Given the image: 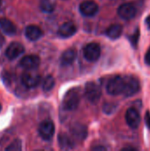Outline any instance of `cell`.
Wrapping results in <instances>:
<instances>
[{
  "label": "cell",
  "mask_w": 150,
  "mask_h": 151,
  "mask_svg": "<svg viewBox=\"0 0 150 151\" xmlns=\"http://www.w3.org/2000/svg\"><path fill=\"white\" fill-rule=\"evenodd\" d=\"M80 100V90L78 88H72L65 94L63 100V105L67 111H74L78 108Z\"/></svg>",
  "instance_id": "6da1fadb"
},
{
  "label": "cell",
  "mask_w": 150,
  "mask_h": 151,
  "mask_svg": "<svg viewBox=\"0 0 150 151\" xmlns=\"http://www.w3.org/2000/svg\"><path fill=\"white\" fill-rule=\"evenodd\" d=\"M125 78L123 76H115L111 79L107 84L106 90L111 96H118L124 93Z\"/></svg>",
  "instance_id": "7a4b0ae2"
},
{
  "label": "cell",
  "mask_w": 150,
  "mask_h": 151,
  "mask_svg": "<svg viewBox=\"0 0 150 151\" xmlns=\"http://www.w3.org/2000/svg\"><path fill=\"white\" fill-rule=\"evenodd\" d=\"M125 78V89L123 95L126 96H133L136 93L140 91L141 85L139 81L131 75L128 76H124Z\"/></svg>",
  "instance_id": "3957f363"
},
{
  "label": "cell",
  "mask_w": 150,
  "mask_h": 151,
  "mask_svg": "<svg viewBox=\"0 0 150 151\" xmlns=\"http://www.w3.org/2000/svg\"><path fill=\"white\" fill-rule=\"evenodd\" d=\"M85 96L91 103H97L102 96L101 88L95 82H88L85 87Z\"/></svg>",
  "instance_id": "277c9868"
},
{
  "label": "cell",
  "mask_w": 150,
  "mask_h": 151,
  "mask_svg": "<svg viewBox=\"0 0 150 151\" xmlns=\"http://www.w3.org/2000/svg\"><path fill=\"white\" fill-rule=\"evenodd\" d=\"M84 58L89 62H95L101 56V47L96 42H91L86 45L83 50Z\"/></svg>",
  "instance_id": "5b68a950"
},
{
  "label": "cell",
  "mask_w": 150,
  "mask_h": 151,
  "mask_svg": "<svg viewBox=\"0 0 150 151\" xmlns=\"http://www.w3.org/2000/svg\"><path fill=\"white\" fill-rule=\"evenodd\" d=\"M38 132L42 139L50 141L55 134V126L51 120H44L40 124Z\"/></svg>",
  "instance_id": "8992f818"
},
{
  "label": "cell",
  "mask_w": 150,
  "mask_h": 151,
  "mask_svg": "<svg viewBox=\"0 0 150 151\" xmlns=\"http://www.w3.org/2000/svg\"><path fill=\"white\" fill-rule=\"evenodd\" d=\"M42 79L41 76L37 73H34L33 72H26L21 75V83L24 87L27 88H33L37 87Z\"/></svg>",
  "instance_id": "52a82bcc"
},
{
  "label": "cell",
  "mask_w": 150,
  "mask_h": 151,
  "mask_svg": "<svg viewBox=\"0 0 150 151\" xmlns=\"http://www.w3.org/2000/svg\"><path fill=\"white\" fill-rule=\"evenodd\" d=\"M118 14L119 17H121L123 19L129 20L133 19L136 14H137V9L136 7L130 4V3H126L121 4L118 9Z\"/></svg>",
  "instance_id": "ba28073f"
},
{
  "label": "cell",
  "mask_w": 150,
  "mask_h": 151,
  "mask_svg": "<svg viewBox=\"0 0 150 151\" xmlns=\"http://www.w3.org/2000/svg\"><path fill=\"white\" fill-rule=\"evenodd\" d=\"M40 63H41V60L38 56L27 55L20 59L19 66H21L22 68H24L26 70L32 71V70L38 68V66L40 65Z\"/></svg>",
  "instance_id": "9c48e42d"
},
{
  "label": "cell",
  "mask_w": 150,
  "mask_h": 151,
  "mask_svg": "<svg viewBox=\"0 0 150 151\" xmlns=\"http://www.w3.org/2000/svg\"><path fill=\"white\" fill-rule=\"evenodd\" d=\"M79 9H80V13L82 15L86 16V17H93L99 11L98 4L95 2H93V1H85V2H82L80 4Z\"/></svg>",
  "instance_id": "30bf717a"
},
{
  "label": "cell",
  "mask_w": 150,
  "mask_h": 151,
  "mask_svg": "<svg viewBox=\"0 0 150 151\" xmlns=\"http://www.w3.org/2000/svg\"><path fill=\"white\" fill-rule=\"evenodd\" d=\"M126 120L127 125L133 128L136 129L141 124V116L139 111L134 108H130L126 112Z\"/></svg>",
  "instance_id": "8fae6325"
},
{
  "label": "cell",
  "mask_w": 150,
  "mask_h": 151,
  "mask_svg": "<svg viewBox=\"0 0 150 151\" xmlns=\"http://www.w3.org/2000/svg\"><path fill=\"white\" fill-rule=\"evenodd\" d=\"M25 51L24 46L18 42H13L10 43V45L7 47L5 50V55L9 59H15L18 57H19L21 54H23Z\"/></svg>",
  "instance_id": "7c38bea8"
},
{
  "label": "cell",
  "mask_w": 150,
  "mask_h": 151,
  "mask_svg": "<svg viewBox=\"0 0 150 151\" xmlns=\"http://www.w3.org/2000/svg\"><path fill=\"white\" fill-rule=\"evenodd\" d=\"M77 31V27L76 26L72 23V22H70V21H67V22H65L63 23L59 28H58V31H57V34L60 37H63V38H68V37H71Z\"/></svg>",
  "instance_id": "4fadbf2b"
},
{
  "label": "cell",
  "mask_w": 150,
  "mask_h": 151,
  "mask_svg": "<svg viewBox=\"0 0 150 151\" xmlns=\"http://www.w3.org/2000/svg\"><path fill=\"white\" fill-rule=\"evenodd\" d=\"M25 35L29 41L34 42L42 36V31L39 27L35 25H29L25 29Z\"/></svg>",
  "instance_id": "5bb4252c"
},
{
  "label": "cell",
  "mask_w": 150,
  "mask_h": 151,
  "mask_svg": "<svg viewBox=\"0 0 150 151\" xmlns=\"http://www.w3.org/2000/svg\"><path fill=\"white\" fill-rule=\"evenodd\" d=\"M77 57V52L74 49L70 48L65 50L60 58V62L63 65H69L74 62Z\"/></svg>",
  "instance_id": "9a60e30c"
},
{
  "label": "cell",
  "mask_w": 150,
  "mask_h": 151,
  "mask_svg": "<svg viewBox=\"0 0 150 151\" xmlns=\"http://www.w3.org/2000/svg\"><path fill=\"white\" fill-rule=\"evenodd\" d=\"M0 28L7 35H14L16 34L15 25L6 18L0 19Z\"/></svg>",
  "instance_id": "2e32d148"
},
{
  "label": "cell",
  "mask_w": 150,
  "mask_h": 151,
  "mask_svg": "<svg viewBox=\"0 0 150 151\" xmlns=\"http://www.w3.org/2000/svg\"><path fill=\"white\" fill-rule=\"evenodd\" d=\"M123 31V27L119 24H113L110 26L106 30V35L111 39H118Z\"/></svg>",
  "instance_id": "e0dca14e"
},
{
  "label": "cell",
  "mask_w": 150,
  "mask_h": 151,
  "mask_svg": "<svg viewBox=\"0 0 150 151\" xmlns=\"http://www.w3.org/2000/svg\"><path fill=\"white\" fill-rule=\"evenodd\" d=\"M58 143L62 150H71L73 148L72 140L65 134H60L58 135Z\"/></svg>",
  "instance_id": "ac0fdd59"
},
{
  "label": "cell",
  "mask_w": 150,
  "mask_h": 151,
  "mask_svg": "<svg viewBox=\"0 0 150 151\" xmlns=\"http://www.w3.org/2000/svg\"><path fill=\"white\" fill-rule=\"evenodd\" d=\"M55 86V79L51 75H48L42 81V89L45 92L50 91Z\"/></svg>",
  "instance_id": "d6986e66"
},
{
  "label": "cell",
  "mask_w": 150,
  "mask_h": 151,
  "mask_svg": "<svg viewBox=\"0 0 150 151\" xmlns=\"http://www.w3.org/2000/svg\"><path fill=\"white\" fill-rule=\"evenodd\" d=\"M40 8L42 12L50 13L54 11V4L50 0H42L40 3Z\"/></svg>",
  "instance_id": "ffe728a7"
},
{
  "label": "cell",
  "mask_w": 150,
  "mask_h": 151,
  "mask_svg": "<svg viewBox=\"0 0 150 151\" xmlns=\"http://www.w3.org/2000/svg\"><path fill=\"white\" fill-rule=\"evenodd\" d=\"M72 133L78 138H86L87 136V129L80 125L77 126L76 128H72Z\"/></svg>",
  "instance_id": "44dd1931"
},
{
  "label": "cell",
  "mask_w": 150,
  "mask_h": 151,
  "mask_svg": "<svg viewBox=\"0 0 150 151\" xmlns=\"http://www.w3.org/2000/svg\"><path fill=\"white\" fill-rule=\"evenodd\" d=\"M22 146H21V142L19 139L14 140L8 147L5 148V150L7 151H19L21 150Z\"/></svg>",
  "instance_id": "7402d4cb"
},
{
  "label": "cell",
  "mask_w": 150,
  "mask_h": 151,
  "mask_svg": "<svg viewBox=\"0 0 150 151\" xmlns=\"http://www.w3.org/2000/svg\"><path fill=\"white\" fill-rule=\"evenodd\" d=\"M139 37H140V30H139V29H137V30L133 33V35H131V36H130V38H129V40H130L131 43H132L133 46H136V45H137L138 41H139Z\"/></svg>",
  "instance_id": "603a6c76"
},
{
  "label": "cell",
  "mask_w": 150,
  "mask_h": 151,
  "mask_svg": "<svg viewBox=\"0 0 150 151\" xmlns=\"http://www.w3.org/2000/svg\"><path fill=\"white\" fill-rule=\"evenodd\" d=\"M145 122H146V125H147L148 128L150 129V112L149 111H147V112H146V115H145Z\"/></svg>",
  "instance_id": "cb8c5ba5"
},
{
  "label": "cell",
  "mask_w": 150,
  "mask_h": 151,
  "mask_svg": "<svg viewBox=\"0 0 150 151\" xmlns=\"http://www.w3.org/2000/svg\"><path fill=\"white\" fill-rule=\"evenodd\" d=\"M145 62L148 65H150V48L148 50V51L145 55Z\"/></svg>",
  "instance_id": "d4e9b609"
},
{
  "label": "cell",
  "mask_w": 150,
  "mask_h": 151,
  "mask_svg": "<svg viewBox=\"0 0 150 151\" xmlns=\"http://www.w3.org/2000/svg\"><path fill=\"white\" fill-rule=\"evenodd\" d=\"M105 150V148L100 147V146H98V147H94V148H93V150Z\"/></svg>",
  "instance_id": "484cf974"
},
{
  "label": "cell",
  "mask_w": 150,
  "mask_h": 151,
  "mask_svg": "<svg viewBox=\"0 0 150 151\" xmlns=\"http://www.w3.org/2000/svg\"><path fill=\"white\" fill-rule=\"evenodd\" d=\"M146 24H147L148 27L150 29V15H149L148 18L146 19Z\"/></svg>",
  "instance_id": "4316f807"
},
{
  "label": "cell",
  "mask_w": 150,
  "mask_h": 151,
  "mask_svg": "<svg viewBox=\"0 0 150 151\" xmlns=\"http://www.w3.org/2000/svg\"><path fill=\"white\" fill-rule=\"evenodd\" d=\"M135 150V149H134V148H130V147H127V148H124V149H123V150Z\"/></svg>",
  "instance_id": "83f0119b"
},
{
  "label": "cell",
  "mask_w": 150,
  "mask_h": 151,
  "mask_svg": "<svg viewBox=\"0 0 150 151\" xmlns=\"http://www.w3.org/2000/svg\"><path fill=\"white\" fill-rule=\"evenodd\" d=\"M1 4H2V0H0V6H1Z\"/></svg>",
  "instance_id": "f1b7e54d"
},
{
  "label": "cell",
  "mask_w": 150,
  "mask_h": 151,
  "mask_svg": "<svg viewBox=\"0 0 150 151\" xmlns=\"http://www.w3.org/2000/svg\"><path fill=\"white\" fill-rule=\"evenodd\" d=\"M2 110V106H1V104H0V111Z\"/></svg>",
  "instance_id": "f546056e"
}]
</instances>
